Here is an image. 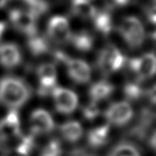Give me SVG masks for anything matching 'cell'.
I'll list each match as a JSON object with an SVG mask.
<instances>
[{
	"mask_svg": "<svg viewBox=\"0 0 156 156\" xmlns=\"http://www.w3.org/2000/svg\"><path fill=\"white\" fill-rule=\"evenodd\" d=\"M30 92L27 84L21 79L6 76L0 80V102L16 110L27 102Z\"/></svg>",
	"mask_w": 156,
	"mask_h": 156,
	"instance_id": "obj_1",
	"label": "cell"
},
{
	"mask_svg": "<svg viewBox=\"0 0 156 156\" xmlns=\"http://www.w3.org/2000/svg\"><path fill=\"white\" fill-rule=\"evenodd\" d=\"M22 136L18 112L11 109L4 119L0 120V144L9 150L11 144H15V149L20 142Z\"/></svg>",
	"mask_w": 156,
	"mask_h": 156,
	"instance_id": "obj_2",
	"label": "cell"
},
{
	"mask_svg": "<svg viewBox=\"0 0 156 156\" xmlns=\"http://www.w3.org/2000/svg\"><path fill=\"white\" fill-rule=\"evenodd\" d=\"M119 30L131 48L139 47L144 41V27L135 17L124 18L119 25Z\"/></svg>",
	"mask_w": 156,
	"mask_h": 156,
	"instance_id": "obj_3",
	"label": "cell"
},
{
	"mask_svg": "<svg viewBox=\"0 0 156 156\" xmlns=\"http://www.w3.org/2000/svg\"><path fill=\"white\" fill-rule=\"evenodd\" d=\"M125 63V57L114 45L108 44L102 51L98 58V66L103 74H112L119 71Z\"/></svg>",
	"mask_w": 156,
	"mask_h": 156,
	"instance_id": "obj_4",
	"label": "cell"
},
{
	"mask_svg": "<svg viewBox=\"0 0 156 156\" xmlns=\"http://www.w3.org/2000/svg\"><path fill=\"white\" fill-rule=\"evenodd\" d=\"M51 95L54 100L55 107L58 112L63 114H71L78 106V97L76 93L70 89L55 87Z\"/></svg>",
	"mask_w": 156,
	"mask_h": 156,
	"instance_id": "obj_5",
	"label": "cell"
},
{
	"mask_svg": "<svg viewBox=\"0 0 156 156\" xmlns=\"http://www.w3.org/2000/svg\"><path fill=\"white\" fill-rule=\"evenodd\" d=\"M37 76L39 79L38 93L40 96H47L56 87L57 72L54 64L44 63L37 68Z\"/></svg>",
	"mask_w": 156,
	"mask_h": 156,
	"instance_id": "obj_6",
	"label": "cell"
},
{
	"mask_svg": "<svg viewBox=\"0 0 156 156\" xmlns=\"http://www.w3.org/2000/svg\"><path fill=\"white\" fill-rule=\"evenodd\" d=\"M129 66L140 80L152 77L156 70L155 55L154 53H146L140 57L133 58L129 60Z\"/></svg>",
	"mask_w": 156,
	"mask_h": 156,
	"instance_id": "obj_7",
	"label": "cell"
},
{
	"mask_svg": "<svg viewBox=\"0 0 156 156\" xmlns=\"http://www.w3.org/2000/svg\"><path fill=\"white\" fill-rule=\"evenodd\" d=\"M106 119L109 123L117 126L127 124L132 119L133 111L128 102H118L112 103L105 111Z\"/></svg>",
	"mask_w": 156,
	"mask_h": 156,
	"instance_id": "obj_8",
	"label": "cell"
},
{
	"mask_svg": "<svg viewBox=\"0 0 156 156\" xmlns=\"http://www.w3.org/2000/svg\"><path fill=\"white\" fill-rule=\"evenodd\" d=\"M48 34L58 44H65L71 41V31L68 20L62 16H54L48 24Z\"/></svg>",
	"mask_w": 156,
	"mask_h": 156,
	"instance_id": "obj_9",
	"label": "cell"
},
{
	"mask_svg": "<svg viewBox=\"0 0 156 156\" xmlns=\"http://www.w3.org/2000/svg\"><path fill=\"white\" fill-rule=\"evenodd\" d=\"M64 63L67 68L68 75L73 82L78 84H85L91 79L92 70L89 65L81 59L66 57Z\"/></svg>",
	"mask_w": 156,
	"mask_h": 156,
	"instance_id": "obj_10",
	"label": "cell"
},
{
	"mask_svg": "<svg viewBox=\"0 0 156 156\" xmlns=\"http://www.w3.org/2000/svg\"><path fill=\"white\" fill-rule=\"evenodd\" d=\"M30 122L33 135L49 133L55 127L52 116L43 108H38L33 111L30 118Z\"/></svg>",
	"mask_w": 156,
	"mask_h": 156,
	"instance_id": "obj_11",
	"label": "cell"
},
{
	"mask_svg": "<svg viewBox=\"0 0 156 156\" xmlns=\"http://www.w3.org/2000/svg\"><path fill=\"white\" fill-rule=\"evenodd\" d=\"M9 20L17 30L30 36H34L36 32V18L29 12L14 9L9 12Z\"/></svg>",
	"mask_w": 156,
	"mask_h": 156,
	"instance_id": "obj_12",
	"label": "cell"
},
{
	"mask_svg": "<svg viewBox=\"0 0 156 156\" xmlns=\"http://www.w3.org/2000/svg\"><path fill=\"white\" fill-rule=\"evenodd\" d=\"M21 62V53L16 44H0V64L8 69L16 67Z\"/></svg>",
	"mask_w": 156,
	"mask_h": 156,
	"instance_id": "obj_13",
	"label": "cell"
},
{
	"mask_svg": "<svg viewBox=\"0 0 156 156\" xmlns=\"http://www.w3.org/2000/svg\"><path fill=\"white\" fill-rule=\"evenodd\" d=\"M113 91L114 87L110 82L99 81L91 86L89 90V95L92 99V102H98L108 98Z\"/></svg>",
	"mask_w": 156,
	"mask_h": 156,
	"instance_id": "obj_14",
	"label": "cell"
},
{
	"mask_svg": "<svg viewBox=\"0 0 156 156\" xmlns=\"http://www.w3.org/2000/svg\"><path fill=\"white\" fill-rule=\"evenodd\" d=\"M62 137L68 142H77L83 134V129L77 121H68L60 129Z\"/></svg>",
	"mask_w": 156,
	"mask_h": 156,
	"instance_id": "obj_15",
	"label": "cell"
},
{
	"mask_svg": "<svg viewBox=\"0 0 156 156\" xmlns=\"http://www.w3.org/2000/svg\"><path fill=\"white\" fill-rule=\"evenodd\" d=\"M109 132H110V127L108 124L101 125L92 129L87 135L89 144L94 148L104 145L108 140Z\"/></svg>",
	"mask_w": 156,
	"mask_h": 156,
	"instance_id": "obj_16",
	"label": "cell"
},
{
	"mask_svg": "<svg viewBox=\"0 0 156 156\" xmlns=\"http://www.w3.org/2000/svg\"><path fill=\"white\" fill-rule=\"evenodd\" d=\"M72 10L76 16L82 19H94L97 14L95 7L87 0H73Z\"/></svg>",
	"mask_w": 156,
	"mask_h": 156,
	"instance_id": "obj_17",
	"label": "cell"
},
{
	"mask_svg": "<svg viewBox=\"0 0 156 156\" xmlns=\"http://www.w3.org/2000/svg\"><path fill=\"white\" fill-rule=\"evenodd\" d=\"M71 41L74 46L81 51H89L92 47L93 41L90 34L81 32L79 34H72Z\"/></svg>",
	"mask_w": 156,
	"mask_h": 156,
	"instance_id": "obj_18",
	"label": "cell"
},
{
	"mask_svg": "<svg viewBox=\"0 0 156 156\" xmlns=\"http://www.w3.org/2000/svg\"><path fill=\"white\" fill-rule=\"evenodd\" d=\"M108 156H141L140 153L132 144L122 143L112 149Z\"/></svg>",
	"mask_w": 156,
	"mask_h": 156,
	"instance_id": "obj_19",
	"label": "cell"
},
{
	"mask_svg": "<svg viewBox=\"0 0 156 156\" xmlns=\"http://www.w3.org/2000/svg\"><path fill=\"white\" fill-rule=\"evenodd\" d=\"M93 20L96 28L103 34H108L112 30V20L108 14H97Z\"/></svg>",
	"mask_w": 156,
	"mask_h": 156,
	"instance_id": "obj_20",
	"label": "cell"
},
{
	"mask_svg": "<svg viewBox=\"0 0 156 156\" xmlns=\"http://www.w3.org/2000/svg\"><path fill=\"white\" fill-rule=\"evenodd\" d=\"M124 95L126 98L131 101H135L143 96V88L136 82H129L124 87Z\"/></svg>",
	"mask_w": 156,
	"mask_h": 156,
	"instance_id": "obj_21",
	"label": "cell"
},
{
	"mask_svg": "<svg viewBox=\"0 0 156 156\" xmlns=\"http://www.w3.org/2000/svg\"><path fill=\"white\" fill-rule=\"evenodd\" d=\"M61 143L57 139H52L43 148L40 156H61Z\"/></svg>",
	"mask_w": 156,
	"mask_h": 156,
	"instance_id": "obj_22",
	"label": "cell"
},
{
	"mask_svg": "<svg viewBox=\"0 0 156 156\" xmlns=\"http://www.w3.org/2000/svg\"><path fill=\"white\" fill-rule=\"evenodd\" d=\"M30 49L32 53L35 55H39L47 51V44L41 38L33 37L30 41Z\"/></svg>",
	"mask_w": 156,
	"mask_h": 156,
	"instance_id": "obj_23",
	"label": "cell"
},
{
	"mask_svg": "<svg viewBox=\"0 0 156 156\" xmlns=\"http://www.w3.org/2000/svg\"><path fill=\"white\" fill-rule=\"evenodd\" d=\"M99 114H100V108L98 105V102H92L83 109V115L87 120H92L96 119Z\"/></svg>",
	"mask_w": 156,
	"mask_h": 156,
	"instance_id": "obj_24",
	"label": "cell"
},
{
	"mask_svg": "<svg viewBox=\"0 0 156 156\" xmlns=\"http://www.w3.org/2000/svg\"><path fill=\"white\" fill-rule=\"evenodd\" d=\"M29 154H30V153L26 152V151L15 149L11 150V151H9L6 156H29Z\"/></svg>",
	"mask_w": 156,
	"mask_h": 156,
	"instance_id": "obj_25",
	"label": "cell"
},
{
	"mask_svg": "<svg viewBox=\"0 0 156 156\" xmlns=\"http://www.w3.org/2000/svg\"><path fill=\"white\" fill-rule=\"evenodd\" d=\"M4 30H5V24L4 22L0 21V38L2 36V34H4Z\"/></svg>",
	"mask_w": 156,
	"mask_h": 156,
	"instance_id": "obj_26",
	"label": "cell"
},
{
	"mask_svg": "<svg viewBox=\"0 0 156 156\" xmlns=\"http://www.w3.org/2000/svg\"><path fill=\"white\" fill-rule=\"evenodd\" d=\"M8 0H0V9L5 6V4H7Z\"/></svg>",
	"mask_w": 156,
	"mask_h": 156,
	"instance_id": "obj_27",
	"label": "cell"
},
{
	"mask_svg": "<svg viewBox=\"0 0 156 156\" xmlns=\"http://www.w3.org/2000/svg\"><path fill=\"white\" fill-rule=\"evenodd\" d=\"M87 1H91V0H87Z\"/></svg>",
	"mask_w": 156,
	"mask_h": 156,
	"instance_id": "obj_28",
	"label": "cell"
}]
</instances>
